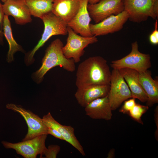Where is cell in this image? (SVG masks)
Returning <instances> with one entry per match:
<instances>
[{
    "label": "cell",
    "mask_w": 158,
    "mask_h": 158,
    "mask_svg": "<svg viewBox=\"0 0 158 158\" xmlns=\"http://www.w3.org/2000/svg\"><path fill=\"white\" fill-rule=\"evenodd\" d=\"M111 72L106 60L100 56L89 57L78 65L75 85L82 88L95 85L110 84Z\"/></svg>",
    "instance_id": "cell-1"
},
{
    "label": "cell",
    "mask_w": 158,
    "mask_h": 158,
    "mask_svg": "<svg viewBox=\"0 0 158 158\" xmlns=\"http://www.w3.org/2000/svg\"><path fill=\"white\" fill-rule=\"evenodd\" d=\"M63 46L61 40L57 38L47 48L41 66L32 74L33 79L37 83L42 82L47 73L56 66H59L71 72L75 70V63L73 59H67L63 53L62 49Z\"/></svg>",
    "instance_id": "cell-2"
},
{
    "label": "cell",
    "mask_w": 158,
    "mask_h": 158,
    "mask_svg": "<svg viewBox=\"0 0 158 158\" xmlns=\"http://www.w3.org/2000/svg\"><path fill=\"white\" fill-rule=\"evenodd\" d=\"M41 19L44 25V31L37 45L25 56V61L27 65L31 64L34 62V56L35 52L51 37L56 35H65L68 34L67 24L52 12L46 14Z\"/></svg>",
    "instance_id": "cell-3"
},
{
    "label": "cell",
    "mask_w": 158,
    "mask_h": 158,
    "mask_svg": "<svg viewBox=\"0 0 158 158\" xmlns=\"http://www.w3.org/2000/svg\"><path fill=\"white\" fill-rule=\"evenodd\" d=\"M124 10L129 19L140 23L149 17L156 19L158 17V0H123Z\"/></svg>",
    "instance_id": "cell-4"
},
{
    "label": "cell",
    "mask_w": 158,
    "mask_h": 158,
    "mask_svg": "<svg viewBox=\"0 0 158 158\" xmlns=\"http://www.w3.org/2000/svg\"><path fill=\"white\" fill-rule=\"evenodd\" d=\"M131 50L128 54L119 59L111 61V66L113 69L128 68L134 69L139 73L147 71L151 66L150 55L140 52L137 41L131 44Z\"/></svg>",
    "instance_id": "cell-5"
},
{
    "label": "cell",
    "mask_w": 158,
    "mask_h": 158,
    "mask_svg": "<svg viewBox=\"0 0 158 158\" xmlns=\"http://www.w3.org/2000/svg\"><path fill=\"white\" fill-rule=\"evenodd\" d=\"M68 37L66 43L62 47L63 53L67 59H72L74 62L78 63L84 54V49L90 44L97 42L96 37H84L79 35L68 26Z\"/></svg>",
    "instance_id": "cell-6"
},
{
    "label": "cell",
    "mask_w": 158,
    "mask_h": 158,
    "mask_svg": "<svg viewBox=\"0 0 158 158\" xmlns=\"http://www.w3.org/2000/svg\"><path fill=\"white\" fill-rule=\"evenodd\" d=\"M47 134L40 135L32 139L12 143L3 141L1 143L7 149L14 150L17 154L25 158H36L38 154L42 158L47 149L45 142Z\"/></svg>",
    "instance_id": "cell-7"
},
{
    "label": "cell",
    "mask_w": 158,
    "mask_h": 158,
    "mask_svg": "<svg viewBox=\"0 0 158 158\" xmlns=\"http://www.w3.org/2000/svg\"><path fill=\"white\" fill-rule=\"evenodd\" d=\"M109 90L107 97L112 111L116 109L122 102L132 98L131 91L119 70L111 72Z\"/></svg>",
    "instance_id": "cell-8"
},
{
    "label": "cell",
    "mask_w": 158,
    "mask_h": 158,
    "mask_svg": "<svg viewBox=\"0 0 158 158\" xmlns=\"http://www.w3.org/2000/svg\"><path fill=\"white\" fill-rule=\"evenodd\" d=\"M6 108L19 113L24 118L28 127L27 134L22 141L29 140L37 136L47 134L48 127L42 118L30 110L19 106L11 103L7 104Z\"/></svg>",
    "instance_id": "cell-9"
},
{
    "label": "cell",
    "mask_w": 158,
    "mask_h": 158,
    "mask_svg": "<svg viewBox=\"0 0 158 158\" xmlns=\"http://www.w3.org/2000/svg\"><path fill=\"white\" fill-rule=\"evenodd\" d=\"M87 9L91 19L97 23L124 11L123 0H100L96 4H88Z\"/></svg>",
    "instance_id": "cell-10"
},
{
    "label": "cell",
    "mask_w": 158,
    "mask_h": 158,
    "mask_svg": "<svg viewBox=\"0 0 158 158\" xmlns=\"http://www.w3.org/2000/svg\"><path fill=\"white\" fill-rule=\"evenodd\" d=\"M129 19L125 11L116 15H111L100 22L90 24V28L93 36H103L117 32L121 30Z\"/></svg>",
    "instance_id": "cell-11"
},
{
    "label": "cell",
    "mask_w": 158,
    "mask_h": 158,
    "mask_svg": "<svg viewBox=\"0 0 158 158\" xmlns=\"http://www.w3.org/2000/svg\"><path fill=\"white\" fill-rule=\"evenodd\" d=\"M2 8L4 15L13 16L18 25H24L32 21L25 0H6L2 4Z\"/></svg>",
    "instance_id": "cell-12"
},
{
    "label": "cell",
    "mask_w": 158,
    "mask_h": 158,
    "mask_svg": "<svg viewBox=\"0 0 158 158\" xmlns=\"http://www.w3.org/2000/svg\"><path fill=\"white\" fill-rule=\"evenodd\" d=\"M88 4V0H80L78 12L67 24L76 33L84 37L93 36L90 28L92 19L87 9Z\"/></svg>",
    "instance_id": "cell-13"
},
{
    "label": "cell",
    "mask_w": 158,
    "mask_h": 158,
    "mask_svg": "<svg viewBox=\"0 0 158 158\" xmlns=\"http://www.w3.org/2000/svg\"><path fill=\"white\" fill-rule=\"evenodd\" d=\"M46 126L57 130L65 140L76 148L83 156L85 155L83 147L74 134V129L71 126L62 125L56 121L51 113H48L42 118Z\"/></svg>",
    "instance_id": "cell-14"
},
{
    "label": "cell",
    "mask_w": 158,
    "mask_h": 158,
    "mask_svg": "<svg viewBox=\"0 0 158 158\" xmlns=\"http://www.w3.org/2000/svg\"><path fill=\"white\" fill-rule=\"evenodd\" d=\"M110 87V84H102L78 88L75 97L79 104L85 107L94 100L107 96Z\"/></svg>",
    "instance_id": "cell-15"
},
{
    "label": "cell",
    "mask_w": 158,
    "mask_h": 158,
    "mask_svg": "<svg viewBox=\"0 0 158 158\" xmlns=\"http://www.w3.org/2000/svg\"><path fill=\"white\" fill-rule=\"evenodd\" d=\"M86 114L92 119L110 120L112 109L107 96L92 101L85 107Z\"/></svg>",
    "instance_id": "cell-16"
},
{
    "label": "cell",
    "mask_w": 158,
    "mask_h": 158,
    "mask_svg": "<svg viewBox=\"0 0 158 158\" xmlns=\"http://www.w3.org/2000/svg\"><path fill=\"white\" fill-rule=\"evenodd\" d=\"M118 70L130 89L132 98L137 99L142 102H146L148 98L139 81V73L135 70L128 68Z\"/></svg>",
    "instance_id": "cell-17"
},
{
    "label": "cell",
    "mask_w": 158,
    "mask_h": 158,
    "mask_svg": "<svg viewBox=\"0 0 158 158\" xmlns=\"http://www.w3.org/2000/svg\"><path fill=\"white\" fill-rule=\"evenodd\" d=\"M80 0H54L51 12L67 24L78 12Z\"/></svg>",
    "instance_id": "cell-18"
},
{
    "label": "cell",
    "mask_w": 158,
    "mask_h": 158,
    "mask_svg": "<svg viewBox=\"0 0 158 158\" xmlns=\"http://www.w3.org/2000/svg\"><path fill=\"white\" fill-rule=\"evenodd\" d=\"M138 78L140 83L148 98L147 105L151 107L158 103V78L153 79L151 76V72L148 70L139 73Z\"/></svg>",
    "instance_id": "cell-19"
},
{
    "label": "cell",
    "mask_w": 158,
    "mask_h": 158,
    "mask_svg": "<svg viewBox=\"0 0 158 158\" xmlns=\"http://www.w3.org/2000/svg\"><path fill=\"white\" fill-rule=\"evenodd\" d=\"M3 33L9 46V49L7 56V60L11 63L14 60L13 55L16 52H23L21 46L18 44L13 38L12 31L11 23L8 16L4 15L3 25Z\"/></svg>",
    "instance_id": "cell-20"
},
{
    "label": "cell",
    "mask_w": 158,
    "mask_h": 158,
    "mask_svg": "<svg viewBox=\"0 0 158 158\" xmlns=\"http://www.w3.org/2000/svg\"><path fill=\"white\" fill-rule=\"evenodd\" d=\"M54 0H25L31 15L41 19L51 12Z\"/></svg>",
    "instance_id": "cell-21"
},
{
    "label": "cell",
    "mask_w": 158,
    "mask_h": 158,
    "mask_svg": "<svg viewBox=\"0 0 158 158\" xmlns=\"http://www.w3.org/2000/svg\"><path fill=\"white\" fill-rule=\"evenodd\" d=\"M149 107L147 105H143L136 103L128 114L133 120L142 124H143V122L141 120V117L142 115L148 110Z\"/></svg>",
    "instance_id": "cell-22"
},
{
    "label": "cell",
    "mask_w": 158,
    "mask_h": 158,
    "mask_svg": "<svg viewBox=\"0 0 158 158\" xmlns=\"http://www.w3.org/2000/svg\"><path fill=\"white\" fill-rule=\"evenodd\" d=\"M60 150V147L58 145H50L47 148L44 155L46 158H56Z\"/></svg>",
    "instance_id": "cell-23"
},
{
    "label": "cell",
    "mask_w": 158,
    "mask_h": 158,
    "mask_svg": "<svg viewBox=\"0 0 158 158\" xmlns=\"http://www.w3.org/2000/svg\"><path fill=\"white\" fill-rule=\"evenodd\" d=\"M135 99L131 98L128 100L124 101V104L119 109V111L123 114H128L136 104Z\"/></svg>",
    "instance_id": "cell-24"
},
{
    "label": "cell",
    "mask_w": 158,
    "mask_h": 158,
    "mask_svg": "<svg viewBox=\"0 0 158 158\" xmlns=\"http://www.w3.org/2000/svg\"><path fill=\"white\" fill-rule=\"evenodd\" d=\"M154 30L149 36V40L151 43L153 45L158 44V20L156 19L154 25Z\"/></svg>",
    "instance_id": "cell-25"
},
{
    "label": "cell",
    "mask_w": 158,
    "mask_h": 158,
    "mask_svg": "<svg viewBox=\"0 0 158 158\" xmlns=\"http://www.w3.org/2000/svg\"><path fill=\"white\" fill-rule=\"evenodd\" d=\"M4 14L3 12L2 4L0 1V44L3 43V25Z\"/></svg>",
    "instance_id": "cell-26"
},
{
    "label": "cell",
    "mask_w": 158,
    "mask_h": 158,
    "mask_svg": "<svg viewBox=\"0 0 158 158\" xmlns=\"http://www.w3.org/2000/svg\"><path fill=\"white\" fill-rule=\"evenodd\" d=\"M48 134H50L57 138L64 140L62 135L57 130L48 127Z\"/></svg>",
    "instance_id": "cell-27"
},
{
    "label": "cell",
    "mask_w": 158,
    "mask_h": 158,
    "mask_svg": "<svg viewBox=\"0 0 158 158\" xmlns=\"http://www.w3.org/2000/svg\"><path fill=\"white\" fill-rule=\"evenodd\" d=\"M100 0H88V4H96Z\"/></svg>",
    "instance_id": "cell-28"
},
{
    "label": "cell",
    "mask_w": 158,
    "mask_h": 158,
    "mask_svg": "<svg viewBox=\"0 0 158 158\" xmlns=\"http://www.w3.org/2000/svg\"><path fill=\"white\" fill-rule=\"evenodd\" d=\"M114 154V151L113 150H111L108 154V158H112Z\"/></svg>",
    "instance_id": "cell-29"
},
{
    "label": "cell",
    "mask_w": 158,
    "mask_h": 158,
    "mask_svg": "<svg viewBox=\"0 0 158 158\" xmlns=\"http://www.w3.org/2000/svg\"><path fill=\"white\" fill-rule=\"evenodd\" d=\"M1 1L3 2H4L6 0H1Z\"/></svg>",
    "instance_id": "cell-30"
}]
</instances>
